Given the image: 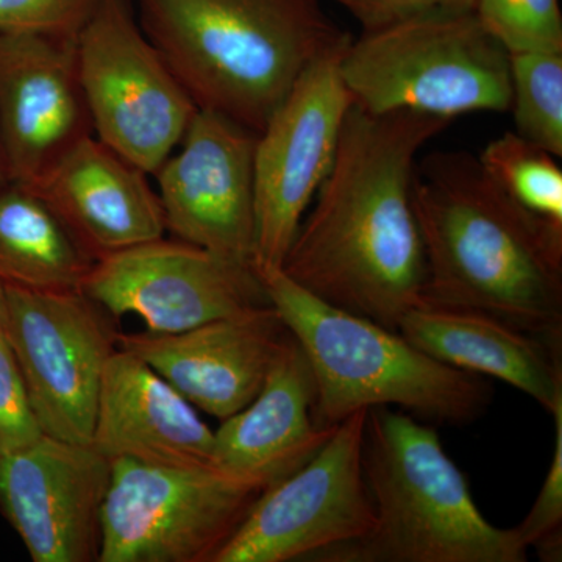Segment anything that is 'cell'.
Returning a JSON list of instances; mask_svg holds the SVG:
<instances>
[{
	"instance_id": "obj_1",
	"label": "cell",
	"mask_w": 562,
	"mask_h": 562,
	"mask_svg": "<svg viewBox=\"0 0 562 562\" xmlns=\"http://www.w3.org/2000/svg\"><path fill=\"white\" fill-rule=\"evenodd\" d=\"M450 121L351 103L330 172L281 271L336 308L397 331L420 305L425 255L412 184L417 155Z\"/></svg>"
},
{
	"instance_id": "obj_2",
	"label": "cell",
	"mask_w": 562,
	"mask_h": 562,
	"mask_svg": "<svg viewBox=\"0 0 562 562\" xmlns=\"http://www.w3.org/2000/svg\"><path fill=\"white\" fill-rule=\"evenodd\" d=\"M420 305L487 314L562 350V232L506 198L468 151L416 162Z\"/></svg>"
},
{
	"instance_id": "obj_3",
	"label": "cell",
	"mask_w": 562,
	"mask_h": 562,
	"mask_svg": "<svg viewBox=\"0 0 562 562\" xmlns=\"http://www.w3.org/2000/svg\"><path fill=\"white\" fill-rule=\"evenodd\" d=\"M198 109L260 133L299 77L351 38L322 0H131Z\"/></svg>"
},
{
	"instance_id": "obj_4",
	"label": "cell",
	"mask_w": 562,
	"mask_h": 562,
	"mask_svg": "<svg viewBox=\"0 0 562 562\" xmlns=\"http://www.w3.org/2000/svg\"><path fill=\"white\" fill-rule=\"evenodd\" d=\"M362 472L375 524L316 562H524L514 528L492 525L438 432L387 406L369 409Z\"/></svg>"
},
{
	"instance_id": "obj_5",
	"label": "cell",
	"mask_w": 562,
	"mask_h": 562,
	"mask_svg": "<svg viewBox=\"0 0 562 562\" xmlns=\"http://www.w3.org/2000/svg\"><path fill=\"white\" fill-rule=\"evenodd\" d=\"M258 279L310 362L321 427H336L350 414L376 406L465 425L491 405L492 386L476 373L438 361L401 333L321 301L281 269Z\"/></svg>"
},
{
	"instance_id": "obj_6",
	"label": "cell",
	"mask_w": 562,
	"mask_h": 562,
	"mask_svg": "<svg viewBox=\"0 0 562 562\" xmlns=\"http://www.w3.org/2000/svg\"><path fill=\"white\" fill-rule=\"evenodd\" d=\"M353 103L373 114L452 122L512 106L509 52L475 11L435 13L350 38L339 61Z\"/></svg>"
},
{
	"instance_id": "obj_7",
	"label": "cell",
	"mask_w": 562,
	"mask_h": 562,
	"mask_svg": "<svg viewBox=\"0 0 562 562\" xmlns=\"http://www.w3.org/2000/svg\"><path fill=\"white\" fill-rule=\"evenodd\" d=\"M261 492L213 464L111 461L98 562H213Z\"/></svg>"
},
{
	"instance_id": "obj_8",
	"label": "cell",
	"mask_w": 562,
	"mask_h": 562,
	"mask_svg": "<svg viewBox=\"0 0 562 562\" xmlns=\"http://www.w3.org/2000/svg\"><path fill=\"white\" fill-rule=\"evenodd\" d=\"M77 70L92 135L154 176L198 106L140 31L131 0H101L77 38Z\"/></svg>"
},
{
	"instance_id": "obj_9",
	"label": "cell",
	"mask_w": 562,
	"mask_h": 562,
	"mask_svg": "<svg viewBox=\"0 0 562 562\" xmlns=\"http://www.w3.org/2000/svg\"><path fill=\"white\" fill-rule=\"evenodd\" d=\"M114 322L81 291L5 286L3 335L44 435L91 443L103 372L120 347Z\"/></svg>"
},
{
	"instance_id": "obj_10",
	"label": "cell",
	"mask_w": 562,
	"mask_h": 562,
	"mask_svg": "<svg viewBox=\"0 0 562 562\" xmlns=\"http://www.w3.org/2000/svg\"><path fill=\"white\" fill-rule=\"evenodd\" d=\"M347 43L310 65L258 133L254 249L257 276L281 269L299 225L335 161L344 121L353 103L339 69Z\"/></svg>"
},
{
	"instance_id": "obj_11",
	"label": "cell",
	"mask_w": 562,
	"mask_h": 562,
	"mask_svg": "<svg viewBox=\"0 0 562 562\" xmlns=\"http://www.w3.org/2000/svg\"><path fill=\"white\" fill-rule=\"evenodd\" d=\"M369 409L336 425L312 460L258 495L213 562H288L368 535L375 524L362 472Z\"/></svg>"
},
{
	"instance_id": "obj_12",
	"label": "cell",
	"mask_w": 562,
	"mask_h": 562,
	"mask_svg": "<svg viewBox=\"0 0 562 562\" xmlns=\"http://www.w3.org/2000/svg\"><path fill=\"white\" fill-rule=\"evenodd\" d=\"M81 292L113 319L135 314L151 333L190 330L269 303L254 269L166 236L99 258Z\"/></svg>"
},
{
	"instance_id": "obj_13",
	"label": "cell",
	"mask_w": 562,
	"mask_h": 562,
	"mask_svg": "<svg viewBox=\"0 0 562 562\" xmlns=\"http://www.w3.org/2000/svg\"><path fill=\"white\" fill-rule=\"evenodd\" d=\"M258 133L198 109L158 171L157 194L172 238L254 269Z\"/></svg>"
},
{
	"instance_id": "obj_14",
	"label": "cell",
	"mask_w": 562,
	"mask_h": 562,
	"mask_svg": "<svg viewBox=\"0 0 562 562\" xmlns=\"http://www.w3.org/2000/svg\"><path fill=\"white\" fill-rule=\"evenodd\" d=\"M111 461L43 435L0 457V512L33 562H98Z\"/></svg>"
},
{
	"instance_id": "obj_15",
	"label": "cell",
	"mask_w": 562,
	"mask_h": 562,
	"mask_svg": "<svg viewBox=\"0 0 562 562\" xmlns=\"http://www.w3.org/2000/svg\"><path fill=\"white\" fill-rule=\"evenodd\" d=\"M291 338L268 303L180 333H120V346L138 355L194 408L225 420L257 397Z\"/></svg>"
},
{
	"instance_id": "obj_16",
	"label": "cell",
	"mask_w": 562,
	"mask_h": 562,
	"mask_svg": "<svg viewBox=\"0 0 562 562\" xmlns=\"http://www.w3.org/2000/svg\"><path fill=\"white\" fill-rule=\"evenodd\" d=\"M91 135L77 41L0 33V136L11 181L32 187Z\"/></svg>"
},
{
	"instance_id": "obj_17",
	"label": "cell",
	"mask_w": 562,
	"mask_h": 562,
	"mask_svg": "<svg viewBox=\"0 0 562 562\" xmlns=\"http://www.w3.org/2000/svg\"><path fill=\"white\" fill-rule=\"evenodd\" d=\"M149 177L91 135L31 188L99 260L166 236L165 213Z\"/></svg>"
},
{
	"instance_id": "obj_18",
	"label": "cell",
	"mask_w": 562,
	"mask_h": 562,
	"mask_svg": "<svg viewBox=\"0 0 562 562\" xmlns=\"http://www.w3.org/2000/svg\"><path fill=\"white\" fill-rule=\"evenodd\" d=\"M316 386L310 362L294 336L273 362L261 391L214 431L211 464L262 491L306 464L336 427L314 417Z\"/></svg>"
},
{
	"instance_id": "obj_19",
	"label": "cell",
	"mask_w": 562,
	"mask_h": 562,
	"mask_svg": "<svg viewBox=\"0 0 562 562\" xmlns=\"http://www.w3.org/2000/svg\"><path fill=\"white\" fill-rule=\"evenodd\" d=\"M211 430L183 395L133 351L117 347L103 372L91 446L146 464H211Z\"/></svg>"
},
{
	"instance_id": "obj_20",
	"label": "cell",
	"mask_w": 562,
	"mask_h": 562,
	"mask_svg": "<svg viewBox=\"0 0 562 562\" xmlns=\"http://www.w3.org/2000/svg\"><path fill=\"white\" fill-rule=\"evenodd\" d=\"M397 331L436 360L512 384L546 412L562 401V350L487 314L419 305Z\"/></svg>"
},
{
	"instance_id": "obj_21",
	"label": "cell",
	"mask_w": 562,
	"mask_h": 562,
	"mask_svg": "<svg viewBox=\"0 0 562 562\" xmlns=\"http://www.w3.org/2000/svg\"><path fill=\"white\" fill-rule=\"evenodd\" d=\"M95 258L27 184L0 188V283L27 291H81Z\"/></svg>"
},
{
	"instance_id": "obj_22",
	"label": "cell",
	"mask_w": 562,
	"mask_h": 562,
	"mask_svg": "<svg viewBox=\"0 0 562 562\" xmlns=\"http://www.w3.org/2000/svg\"><path fill=\"white\" fill-rule=\"evenodd\" d=\"M476 158L506 198L553 231L562 232V169L558 157L516 132H506L492 139Z\"/></svg>"
},
{
	"instance_id": "obj_23",
	"label": "cell",
	"mask_w": 562,
	"mask_h": 562,
	"mask_svg": "<svg viewBox=\"0 0 562 562\" xmlns=\"http://www.w3.org/2000/svg\"><path fill=\"white\" fill-rule=\"evenodd\" d=\"M517 135L562 157V50L509 54Z\"/></svg>"
},
{
	"instance_id": "obj_24",
	"label": "cell",
	"mask_w": 562,
	"mask_h": 562,
	"mask_svg": "<svg viewBox=\"0 0 562 562\" xmlns=\"http://www.w3.org/2000/svg\"><path fill=\"white\" fill-rule=\"evenodd\" d=\"M473 11L509 54L562 50L560 0H476Z\"/></svg>"
},
{
	"instance_id": "obj_25",
	"label": "cell",
	"mask_w": 562,
	"mask_h": 562,
	"mask_svg": "<svg viewBox=\"0 0 562 562\" xmlns=\"http://www.w3.org/2000/svg\"><path fill=\"white\" fill-rule=\"evenodd\" d=\"M101 0H0V33L77 41Z\"/></svg>"
},
{
	"instance_id": "obj_26",
	"label": "cell",
	"mask_w": 562,
	"mask_h": 562,
	"mask_svg": "<svg viewBox=\"0 0 562 562\" xmlns=\"http://www.w3.org/2000/svg\"><path fill=\"white\" fill-rule=\"evenodd\" d=\"M553 458L546 482L535 505L517 525V536L528 550L535 549L539 560L560 562L562 557V401L554 406Z\"/></svg>"
},
{
	"instance_id": "obj_27",
	"label": "cell",
	"mask_w": 562,
	"mask_h": 562,
	"mask_svg": "<svg viewBox=\"0 0 562 562\" xmlns=\"http://www.w3.org/2000/svg\"><path fill=\"white\" fill-rule=\"evenodd\" d=\"M44 435L31 395L3 330L0 331V457L31 446Z\"/></svg>"
},
{
	"instance_id": "obj_28",
	"label": "cell",
	"mask_w": 562,
	"mask_h": 562,
	"mask_svg": "<svg viewBox=\"0 0 562 562\" xmlns=\"http://www.w3.org/2000/svg\"><path fill=\"white\" fill-rule=\"evenodd\" d=\"M342 7L362 32L379 31L398 22L435 13L473 11L476 0H331Z\"/></svg>"
},
{
	"instance_id": "obj_29",
	"label": "cell",
	"mask_w": 562,
	"mask_h": 562,
	"mask_svg": "<svg viewBox=\"0 0 562 562\" xmlns=\"http://www.w3.org/2000/svg\"><path fill=\"white\" fill-rule=\"evenodd\" d=\"M11 181L9 160H7L5 147H3L2 136H0V188L5 187Z\"/></svg>"
},
{
	"instance_id": "obj_30",
	"label": "cell",
	"mask_w": 562,
	"mask_h": 562,
	"mask_svg": "<svg viewBox=\"0 0 562 562\" xmlns=\"http://www.w3.org/2000/svg\"><path fill=\"white\" fill-rule=\"evenodd\" d=\"M3 314H5V286L0 283V331L3 330Z\"/></svg>"
}]
</instances>
